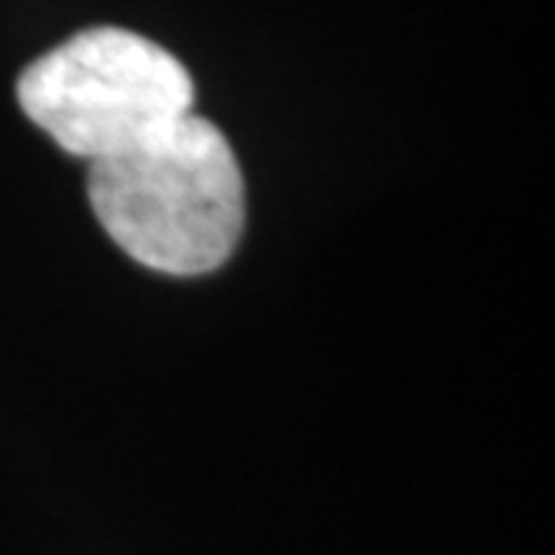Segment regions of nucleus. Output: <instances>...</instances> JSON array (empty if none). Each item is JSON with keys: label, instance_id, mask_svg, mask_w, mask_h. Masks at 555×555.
<instances>
[{"label": "nucleus", "instance_id": "obj_1", "mask_svg": "<svg viewBox=\"0 0 555 555\" xmlns=\"http://www.w3.org/2000/svg\"><path fill=\"white\" fill-rule=\"evenodd\" d=\"M87 195L108 238L164 275L214 272L244 232L238 158L222 130L195 112L90 164Z\"/></svg>", "mask_w": 555, "mask_h": 555}, {"label": "nucleus", "instance_id": "obj_2", "mask_svg": "<svg viewBox=\"0 0 555 555\" xmlns=\"http://www.w3.org/2000/svg\"><path fill=\"white\" fill-rule=\"evenodd\" d=\"M22 112L87 164L195 112V83L160 43L127 28H87L22 72Z\"/></svg>", "mask_w": 555, "mask_h": 555}]
</instances>
